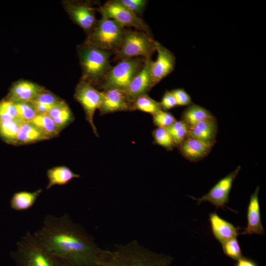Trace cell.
I'll use <instances>...</instances> for the list:
<instances>
[{"label": "cell", "instance_id": "cell-1", "mask_svg": "<svg viewBox=\"0 0 266 266\" xmlns=\"http://www.w3.org/2000/svg\"><path fill=\"white\" fill-rule=\"evenodd\" d=\"M33 235L67 266H101L106 251L66 213L60 217L46 215Z\"/></svg>", "mask_w": 266, "mask_h": 266}, {"label": "cell", "instance_id": "cell-2", "mask_svg": "<svg viewBox=\"0 0 266 266\" xmlns=\"http://www.w3.org/2000/svg\"><path fill=\"white\" fill-rule=\"evenodd\" d=\"M106 250L101 266H170L173 260L168 255L154 252L133 240L126 244H114Z\"/></svg>", "mask_w": 266, "mask_h": 266}, {"label": "cell", "instance_id": "cell-3", "mask_svg": "<svg viewBox=\"0 0 266 266\" xmlns=\"http://www.w3.org/2000/svg\"><path fill=\"white\" fill-rule=\"evenodd\" d=\"M16 246L10 253L16 266H67L30 232L21 237Z\"/></svg>", "mask_w": 266, "mask_h": 266}, {"label": "cell", "instance_id": "cell-4", "mask_svg": "<svg viewBox=\"0 0 266 266\" xmlns=\"http://www.w3.org/2000/svg\"><path fill=\"white\" fill-rule=\"evenodd\" d=\"M78 54L82 68V80L92 85H100L112 66L110 52L84 43L78 46Z\"/></svg>", "mask_w": 266, "mask_h": 266}, {"label": "cell", "instance_id": "cell-5", "mask_svg": "<svg viewBox=\"0 0 266 266\" xmlns=\"http://www.w3.org/2000/svg\"><path fill=\"white\" fill-rule=\"evenodd\" d=\"M125 31L124 27L116 21L101 16L84 43L115 53L121 45Z\"/></svg>", "mask_w": 266, "mask_h": 266}, {"label": "cell", "instance_id": "cell-6", "mask_svg": "<svg viewBox=\"0 0 266 266\" xmlns=\"http://www.w3.org/2000/svg\"><path fill=\"white\" fill-rule=\"evenodd\" d=\"M156 41L149 33L125 29L121 45L114 53L115 60L122 61L140 56L151 58L156 51Z\"/></svg>", "mask_w": 266, "mask_h": 266}, {"label": "cell", "instance_id": "cell-7", "mask_svg": "<svg viewBox=\"0 0 266 266\" xmlns=\"http://www.w3.org/2000/svg\"><path fill=\"white\" fill-rule=\"evenodd\" d=\"M145 58L136 57L120 61L112 67L99 85L103 90L117 89L124 91L141 69Z\"/></svg>", "mask_w": 266, "mask_h": 266}, {"label": "cell", "instance_id": "cell-8", "mask_svg": "<svg viewBox=\"0 0 266 266\" xmlns=\"http://www.w3.org/2000/svg\"><path fill=\"white\" fill-rule=\"evenodd\" d=\"M98 10L101 16L114 20L123 27H133L138 31L150 33L149 26L141 18L128 10L118 0H109Z\"/></svg>", "mask_w": 266, "mask_h": 266}, {"label": "cell", "instance_id": "cell-9", "mask_svg": "<svg viewBox=\"0 0 266 266\" xmlns=\"http://www.w3.org/2000/svg\"><path fill=\"white\" fill-rule=\"evenodd\" d=\"M74 98L82 105L86 119L91 125L94 133L98 136L93 118L95 112L99 109L102 99V93L96 89L90 83L81 80L75 88Z\"/></svg>", "mask_w": 266, "mask_h": 266}, {"label": "cell", "instance_id": "cell-10", "mask_svg": "<svg viewBox=\"0 0 266 266\" xmlns=\"http://www.w3.org/2000/svg\"><path fill=\"white\" fill-rule=\"evenodd\" d=\"M241 169L240 166L224 178L220 179L205 195L200 198L190 197L197 201L198 205L203 201H208L216 209L228 208L227 204L229 201V195L233 182Z\"/></svg>", "mask_w": 266, "mask_h": 266}, {"label": "cell", "instance_id": "cell-11", "mask_svg": "<svg viewBox=\"0 0 266 266\" xmlns=\"http://www.w3.org/2000/svg\"><path fill=\"white\" fill-rule=\"evenodd\" d=\"M63 6L72 20L84 30L90 32L98 21L96 8L87 2L64 1Z\"/></svg>", "mask_w": 266, "mask_h": 266}, {"label": "cell", "instance_id": "cell-12", "mask_svg": "<svg viewBox=\"0 0 266 266\" xmlns=\"http://www.w3.org/2000/svg\"><path fill=\"white\" fill-rule=\"evenodd\" d=\"M156 51L158 56L155 61L150 63V71L153 86L169 75L174 69L175 58L173 54L158 41Z\"/></svg>", "mask_w": 266, "mask_h": 266}, {"label": "cell", "instance_id": "cell-13", "mask_svg": "<svg viewBox=\"0 0 266 266\" xmlns=\"http://www.w3.org/2000/svg\"><path fill=\"white\" fill-rule=\"evenodd\" d=\"M151 60V58H145L141 69L124 91L128 100L132 103L136 98L147 94L154 86L150 71Z\"/></svg>", "mask_w": 266, "mask_h": 266}, {"label": "cell", "instance_id": "cell-14", "mask_svg": "<svg viewBox=\"0 0 266 266\" xmlns=\"http://www.w3.org/2000/svg\"><path fill=\"white\" fill-rule=\"evenodd\" d=\"M102 93V101L99 109L101 115L133 110L132 103L128 100L124 91L111 89L103 90Z\"/></svg>", "mask_w": 266, "mask_h": 266}, {"label": "cell", "instance_id": "cell-15", "mask_svg": "<svg viewBox=\"0 0 266 266\" xmlns=\"http://www.w3.org/2000/svg\"><path fill=\"white\" fill-rule=\"evenodd\" d=\"M259 186L251 195L247 210V226L243 229L241 234H264L265 230L262 225L259 201Z\"/></svg>", "mask_w": 266, "mask_h": 266}, {"label": "cell", "instance_id": "cell-16", "mask_svg": "<svg viewBox=\"0 0 266 266\" xmlns=\"http://www.w3.org/2000/svg\"><path fill=\"white\" fill-rule=\"evenodd\" d=\"M45 89L28 80H20L11 87L8 100L13 102H31Z\"/></svg>", "mask_w": 266, "mask_h": 266}, {"label": "cell", "instance_id": "cell-17", "mask_svg": "<svg viewBox=\"0 0 266 266\" xmlns=\"http://www.w3.org/2000/svg\"><path fill=\"white\" fill-rule=\"evenodd\" d=\"M209 222L214 237L221 244L240 234L239 227L220 217L216 212L209 215Z\"/></svg>", "mask_w": 266, "mask_h": 266}, {"label": "cell", "instance_id": "cell-18", "mask_svg": "<svg viewBox=\"0 0 266 266\" xmlns=\"http://www.w3.org/2000/svg\"><path fill=\"white\" fill-rule=\"evenodd\" d=\"M182 155L188 160L197 162L205 157L213 145L188 136L178 146Z\"/></svg>", "mask_w": 266, "mask_h": 266}, {"label": "cell", "instance_id": "cell-19", "mask_svg": "<svg viewBox=\"0 0 266 266\" xmlns=\"http://www.w3.org/2000/svg\"><path fill=\"white\" fill-rule=\"evenodd\" d=\"M217 124L215 118L201 121L189 128L188 136L213 145L216 141Z\"/></svg>", "mask_w": 266, "mask_h": 266}, {"label": "cell", "instance_id": "cell-20", "mask_svg": "<svg viewBox=\"0 0 266 266\" xmlns=\"http://www.w3.org/2000/svg\"><path fill=\"white\" fill-rule=\"evenodd\" d=\"M49 139L33 123L23 122L18 133L15 144H28Z\"/></svg>", "mask_w": 266, "mask_h": 266}, {"label": "cell", "instance_id": "cell-21", "mask_svg": "<svg viewBox=\"0 0 266 266\" xmlns=\"http://www.w3.org/2000/svg\"><path fill=\"white\" fill-rule=\"evenodd\" d=\"M48 183L46 187L47 190L50 189L55 185H64L68 183L72 179L80 177V175L73 172L67 166H55L47 171Z\"/></svg>", "mask_w": 266, "mask_h": 266}, {"label": "cell", "instance_id": "cell-22", "mask_svg": "<svg viewBox=\"0 0 266 266\" xmlns=\"http://www.w3.org/2000/svg\"><path fill=\"white\" fill-rule=\"evenodd\" d=\"M42 192L41 188L33 192L24 191L16 192L10 200V207L18 211L27 210L33 207Z\"/></svg>", "mask_w": 266, "mask_h": 266}, {"label": "cell", "instance_id": "cell-23", "mask_svg": "<svg viewBox=\"0 0 266 266\" xmlns=\"http://www.w3.org/2000/svg\"><path fill=\"white\" fill-rule=\"evenodd\" d=\"M61 131L73 120V114L66 102L61 100L47 113Z\"/></svg>", "mask_w": 266, "mask_h": 266}, {"label": "cell", "instance_id": "cell-24", "mask_svg": "<svg viewBox=\"0 0 266 266\" xmlns=\"http://www.w3.org/2000/svg\"><path fill=\"white\" fill-rule=\"evenodd\" d=\"M214 117L212 114L205 108L195 104H192L183 111L182 119L189 126L207 119Z\"/></svg>", "mask_w": 266, "mask_h": 266}, {"label": "cell", "instance_id": "cell-25", "mask_svg": "<svg viewBox=\"0 0 266 266\" xmlns=\"http://www.w3.org/2000/svg\"><path fill=\"white\" fill-rule=\"evenodd\" d=\"M61 100L53 93L45 90L30 102L37 114H47Z\"/></svg>", "mask_w": 266, "mask_h": 266}, {"label": "cell", "instance_id": "cell-26", "mask_svg": "<svg viewBox=\"0 0 266 266\" xmlns=\"http://www.w3.org/2000/svg\"><path fill=\"white\" fill-rule=\"evenodd\" d=\"M49 139L57 136L60 131L47 114H37L31 122Z\"/></svg>", "mask_w": 266, "mask_h": 266}, {"label": "cell", "instance_id": "cell-27", "mask_svg": "<svg viewBox=\"0 0 266 266\" xmlns=\"http://www.w3.org/2000/svg\"><path fill=\"white\" fill-rule=\"evenodd\" d=\"M23 122L20 119L0 122V136L6 142L15 144L20 126Z\"/></svg>", "mask_w": 266, "mask_h": 266}, {"label": "cell", "instance_id": "cell-28", "mask_svg": "<svg viewBox=\"0 0 266 266\" xmlns=\"http://www.w3.org/2000/svg\"><path fill=\"white\" fill-rule=\"evenodd\" d=\"M133 109L154 114L162 110L159 102L150 98L147 94L136 98L132 102Z\"/></svg>", "mask_w": 266, "mask_h": 266}, {"label": "cell", "instance_id": "cell-29", "mask_svg": "<svg viewBox=\"0 0 266 266\" xmlns=\"http://www.w3.org/2000/svg\"><path fill=\"white\" fill-rule=\"evenodd\" d=\"M189 126L183 120L176 121L166 130L170 135L175 146H179L188 136Z\"/></svg>", "mask_w": 266, "mask_h": 266}, {"label": "cell", "instance_id": "cell-30", "mask_svg": "<svg viewBox=\"0 0 266 266\" xmlns=\"http://www.w3.org/2000/svg\"><path fill=\"white\" fill-rule=\"evenodd\" d=\"M18 116L24 122H31L36 115L35 110L30 102H14Z\"/></svg>", "mask_w": 266, "mask_h": 266}, {"label": "cell", "instance_id": "cell-31", "mask_svg": "<svg viewBox=\"0 0 266 266\" xmlns=\"http://www.w3.org/2000/svg\"><path fill=\"white\" fill-rule=\"evenodd\" d=\"M222 246L224 253L232 259L238 261L244 258L237 237L226 241Z\"/></svg>", "mask_w": 266, "mask_h": 266}, {"label": "cell", "instance_id": "cell-32", "mask_svg": "<svg viewBox=\"0 0 266 266\" xmlns=\"http://www.w3.org/2000/svg\"><path fill=\"white\" fill-rule=\"evenodd\" d=\"M155 142L168 150H171L175 145L166 128H158L153 132Z\"/></svg>", "mask_w": 266, "mask_h": 266}, {"label": "cell", "instance_id": "cell-33", "mask_svg": "<svg viewBox=\"0 0 266 266\" xmlns=\"http://www.w3.org/2000/svg\"><path fill=\"white\" fill-rule=\"evenodd\" d=\"M16 119H19V118L14 102L8 99L0 101V122Z\"/></svg>", "mask_w": 266, "mask_h": 266}, {"label": "cell", "instance_id": "cell-34", "mask_svg": "<svg viewBox=\"0 0 266 266\" xmlns=\"http://www.w3.org/2000/svg\"><path fill=\"white\" fill-rule=\"evenodd\" d=\"M152 115L153 123L158 128H166L176 121L172 114L163 110Z\"/></svg>", "mask_w": 266, "mask_h": 266}, {"label": "cell", "instance_id": "cell-35", "mask_svg": "<svg viewBox=\"0 0 266 266\" xmlns=\"http://www.w3.org/2000/svg\"><path fill=\"white\" fill-rule=\"evenodd\" d=\"M118 1L137 16L142 14L148 2L146 0H118Z\"/></svg>", "mask_w": 266, "mask_h": 266}, {"label": "cell", "instance_id": "cell-36", "mask_svg": "<svg viewBox=\"0 0 266 266\" xmlns=\"http://www.w3.org/2000/svg\"><path fill=\"white\" fill-rule=\"evenodd\" d=\"M171 92L175 97L177 105L185 106L192 104L190 96L183 89H176Z\"/></svg>", "mask_w": 266, "mask_h": 266}, {"label": "cell", "instance_id": "cell-37", "mask_svg": "<svg viewBox=\"0 0 266 266\" xmlns=\"http://www.w3.org/2000/svg\"><path fill=\"white\" fill-rule=\"evenodd\" d=\"M162 110H167L177 105L174 96L171 91H166L160 102Z\"/></svg>", "mask_w": 266, "mask_h": 266}, {"label": "cell", "instance_id": "cell-38", "mask_svg": "<svg viewBox=\"0 0 266 266\" xmlns=\"http://www.w3.org/2000/svg\"><path fill=\"white\" fill-rule=\"evenodd\" d=\"M236 266H257V265L252 261L244 257L238 261Z\"/></svg>", "mask_w": 266, "mask_h": 266}]
</instances>
